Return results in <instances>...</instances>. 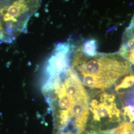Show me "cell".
<instances>
[{
  "label": "cell",
  "mask_w": 134,
  "mask_h": 134,
  "mask_svg": "<svg viewBox=\"0 0 134 134\" xmlns=\"http://www.w3.org/2000/svg\"><path fill=\"white\" fill-rule=\"evenodd\" d=\"M68 59H49L42 92L51 109L54 134H83L89 114L88 93Z\"/></svg>",
  "instance_id": "6da1fadb"
},
{
  "label": "cell",
  "mask_w": 134,
  "mask_h": 134,
  "mask_svg": "<svg viewBox=\"0 0 134 134\" xmlns=\"http://www.w3.org/2000/svg\"><path fill=\"white\" fill-rule=\"evenodd\" d=\"M71 64L87 93L108 90L133 73L132 65L118 52L88 55L80 47L73 54Z\"/></svg>",
  "instance_id": "7a4b0ae2"
},
{
  "label": "cell",
  "mask_w": 134,
  "mask_h": 134,
  "mask_svg": "<svg viewBox=\"0 0 134 134\" xmlns=\"http://www.w3.org/2000/svg\"><path fill=\"white\" fill-rule=\"evenodd\" d=\"M88 92L89 114L83 134H110L120 126V110L111 88Z\"/></svg>",
  "instance_id": "3957f363"
},
{
  "label": "cell",
  "mask_w": 134,
  "mask_h": 134,
  "mask_svg": "<svg viewBox=\"0 0 134 134\" xmlns=\"http://www.w3.org/2000/svg\"><path fill=\"white\" fill-rule=\"evenodd\" d=\"M41 5V0H0V20L12 41L27 31L29 19Z\"/></svg>",
  "instance_id": "277c9868"
},
{
  "label": "cell",
  "mask_w": 134,
  "mask_h": 134,
  "mask_svg": "<svg viewBox=\"0 0 134 134\" xmlns=\"http://www.w3.org/2000/svg\"><path fill=\"white\" fill-rule=\"evenodd\" d=\"M118 53L134 66V38L123 36Z\"/></svg>",
  "instance_id": "5b68a950"
},
{
  "label": "cell",
  "mask_w": 134,
  "mask_h": 134,
  "mask_svg": "<svg viewBox=\"0 0 134 134\" xmlns=\"http://www.w3.org/2000/svg\"><path fill=\"white\" fill-rule=\"evenodd\" d=\"M123 36L134 38V14L129 25L125 30Z\"/></svg>",
  "instance_id": "8992f818"
},
{
  "label": "cell",
  "mask_w": 134,
  "mask_h": 134,
  "mask_svg": "<svg viewBox=\"0 0 134 134\" xmlns=\"http://www.w3.org/2000/svg\"><path fill=\"white\" fill-rule=\"evenodd\" d=\"M59 134H67V133H60Z\"/></svg>",
  "instance_id": "52a82bcc"
}]
</instances>
